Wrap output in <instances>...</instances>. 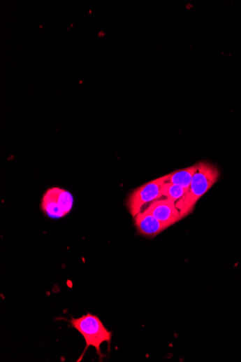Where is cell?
Here are the masks:
<instances>
[{"label":"cell","mask_w":241,"mask_h":362,"mask_svg":"<svg viewBox=\"0 0 241 362\" xmlns=\"http://www.w3.org/2000/svg\"><path fill=\"white\" fill-rule=\"evenodd\" d=\"M136 225L140 234L154 237L168 228V226L153 216L146 210L135 217Z\"/></svg>","instance_id":"8992f818"},{"label":"cell","mask_w":241,"mask_h":362,"mask_svg":"<svg viewBox=\"0 0 241 362\" xmlns=\"http://www.w3.org/2000/svg\"><path fill=\"white\" fill-rule=\"evenodd\" d=\"M146 211L167 225L168 228L182 220L180 211L176 207V202L167 198L152 202Z\"/></svg>","instance_id":"5b68a950"},{"label":"cell","mask_w":241,"mask_h":362,"mask_svg":"<svg viewBox=\"0 0 241 362\" xmlns=\"http://www.w3.org/2000/svg\"><path fill=\"white\" fill-rule=\"evenodd\" d=\"M220 172L214 165L207 162L197 164L189 188L186 195L177 202L176 207L180 211L182 219L190 214L198 201L215 184Z\"/></svg>","instance_id":"6da1fadb"},{"label":"cell","mask_w":241,"mask_h":362,"mask_svg":"<svg viewBox=\"0 0 241 362\" xmlns=\"http://www.w3.org/2000/svg\"><path fill=\"white\" fill-rule=\"evenodd\" d=\"M187 191L188 190L181 186L165 183L162 188V195L167 199L177 202L186 195Z\"/></svg>","instance_id":"ba28073f"},{"label":"cell","mask_w":241,"mask_h":362,"mask_svg":"<svg viewBox=\"0 0 241 362\" xmlns=\"http://www.w3.org/2000/svg\"><path fill=\"white\" fill-rule=\"evenodd\" d=\"M74 204L72 194L59 188H52L43 195L41 209L51 218H60L68 215Z\"/></svg>","instance_id":"277c9868"},{"label":"cell","mask_w":241,"mask_h":362,"mask_svg":"<svg viewBox=\"0 0 241 362\" xmlns=\"http://www.w3.org/2000/svg\"><path fill=\"white\" fill-rule=\"evenodd\" d=\"M197 164L186 169L177 170L168 174L166 183L177 185L189 190Z\"/></svg>","instance_id":"52a82bcc"},{"label":"cell","mask_w":241,"mask_h":362,"mask_svg":"<svg viewBox=\"0 0 241 362\" xmlns=\"http://www.w3.org/2000/svg\"><path fill=\"white\" fill-rule=\"evenodd\" d=\"M71 323L73 328L83 336L86 344L84 351L78 361L82 360L85 353L90 347L96 349L101 361L103 354L101 352V346L103 343H108V347H110L112 333L104 326L97 316L92 314H87L78 319H72Z\"/></svg>","instance_id":"7a4b0ae2"},{"label":"cell","mask_w":241,"mask_h":362,"mask_svg":"<svg viewBox=\"0 0 241 362\" xmlns=\"http://www.w3.org/2000/svg\"><path fill=\"white\" fill-rule=\"evenodd\" d=\"M168 177V174L150 181L131 193L126 202L127 208L131 216L135 218L141 212L145 205L163 197L162 188Z\"/></svg>","instance_id":"3957f363"}]
</instances>
